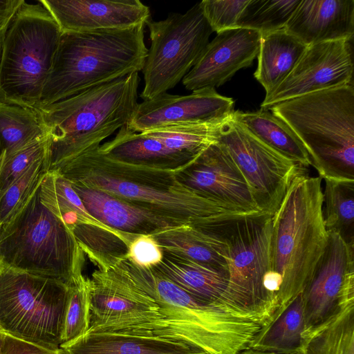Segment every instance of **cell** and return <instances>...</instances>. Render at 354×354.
Masks as SVG:
<instances>
[{
  "instance_id": "cell-27",
  "label": "cell",
  "mask_w": 354,
  "mask_h": 354,
  "mask_svg": "<svg viewBox=\"0 0 354 354\" xmlns=\"http://www.w3.org/2000/svg\"><path fill=\"white\" fill-rule=\"evenodd\" d=\"M308 46L283 28L261 34L254 74L267 94L290 74Z\"/></svg>"
},
{
  "instance_id": "cell-39",
  "label": "cell",
  "mask_w": 354,
  "mask_h": 354,
  "mask_svg": "<svg viewBox=\"0 0 354 354\" xmlns=\"http://www.w3.org/2000/svg\"><path fill=\"white\" fill-rule=\"evenodd\" d=\"M163 252L151 234H140L130 242L126 257L138 266L150 268L162 259Z\"/></svg>"
},
{
  "instance_id": "cell-18",
  "label": "cell",
  "mask_w": 354,
  "mask_h": 354,
  "mask_svg": "<svg viewBox=\"0 0 354 354\" xmlns=\"http://www.w3.org/2000/svg\"><path fill=\"white\" fill-rule=\"evenodd\" d=\"M62 32L124 29L146 24L148 6L139 0H39Z\"/></svg>"
},
{
  "instance_id": "cell-5",
  "label": "cell",
  "mask_w": 354,
  "mask_h": 354,
  "mask_svg": "<svg viewBox=\"0 0 354 354\" xmlns=\"http://www.w3.org/2000/svg\"><path fill=\"white\" fill-rule=\"evenodd\" d=\"M39 187L0 230V263L70 286L84 277V253L73 232L41 203Z\"/></svg>"
},
{
  "instance_id": "cell-7",
  "label": "cell",
  "mask_w": 354,
  "mask_h": 354,
  "mask_svg": "<svg viewBox=\"0 0 354 354\" xmlns=\"http://www.w3.org/2000/svg\"><path fill=\"white\" fill-rule=\"evenodd\" d=\"M212 226L226 245L227 283L218 304L265 327L277 308L264 286L272 270V216H248Z\"/></svg>"
},
{
  "instance_id": "cell-36",
  "label": "cell",
  "mask_w": 354,
  "mask_h": 354,
  "mask_svg": "<svg viewBox=\"0 0 354 354\" xmlns=\"http://www.w3.org/2000/svg\"><path fill=\"white\" fill-rule=\"evenodd\" d=\"M49 149L50 138L46 133L3 158L0 167V198L33 164L49 156Z\"/></svg>"
},
{
  "instance_id": "cell-40",
  "label": "cell",
  "mask_w": 354,
  "mask_h": 354,
  "mask_svg": "<svg viewBox=\"0 0 354 354\" xmlns=\"http://www.w3.org/2000/svg\"><path fill=\"white\" fill-rule=\"evenodd\" d=\"M1 354H64L62 350L51 349L4 333Z\"/></svg>"
},
{
  "instance_id": "cell-38",
  "label": "cell",
  "mask_w": 354,
  "mask_h": 354,
  "mask_svg": "<svg viewBox=\"0 0 354 354\" xmlns=\"http://www.w3.org/2000/svg\"><path fill=\"white\" fill-rule=\"evenodd\" d=\"M249 0H203V14L213 32L236 28L239 17Z\"/></svg>"
},
{
  "instance_id": "cell-41",
  "label": "cell",
  "mask_w": 354,
  "mask_h": 354,
  "mask_svg": "<svg viewBox=\"0 0 354 354\" xmlns=\"http://www.w3.org/2000/svg\"><path fill=\"white\" fill-rule=\"evenodd\" d=\"M24 0H0V41Z\"/></svg>"
},
{
  "instance_id": "cell-26",
  "label": "cell",
  "mask_w": 354,
  "mask_h": 354,
  "mask_svg": "<svg viewBox=\"0 0 354 354\" xmlns=\"http://www.w3.org/2000/svg\"><path fill=\"white\" fill-rule=\"evenodd\" d=\"M39 194L41 203L71 230L79 224L95 226L120 237L129 245L136 235L110 228L96 220L86 209L71 183L56 170H49L43 178Z\"/></svg>"
},
{
  "instance_id": "cell-13",
  "label": "cell",
  "mask_w": 354,
  "mask_h": 354,
  "mask_svg": "<svg viewBox=\"0 0 354 354\" xmlns=\"http://www.w3.org/2000/svg\"><path fill=\"white\" fill-rule=\"evenodd\" d=\"M86 284L87 333L112 332L162 317L153 298L109 269L95 270Z\"/></svg>"
},
{
  "instance_id": "cell-35",
  "label": "cell",
  "mask_w": 354,
  "mask_h": 354,
  "mask_svg": "<svg viewBox=\"0 0 354 354\" xmlns=\"http://www.w3.org/2000/svg\"><path fill=\"white\" fill-rule=\"evenodd\" d=\"M50 169L49 156L33 164L0 198V230L26 205Z\"/></svg>"
},
{
  "instance_id": "cell-8",
  "label": "cell",
  "mask_w": 354,
  "mask_h": 354,
  "mask_svg": "<svg viewBox=\"0 0 354 354\" xmlns=\"http://www.w3.org/2000/svg\"><path fill=\"white\" fill-rule=\"evenodd\" d=\"M127 276L135 286L158 303L162 316L194 328L216 354H239L250 346L263 328L249 317L196 297L153 268L132 264Z\"/></svg>"
},
{
  "instance_id": "cell-34",
  "label": "cell",
  "mask_w": 354,
  "mask_h": 354,
  "mask_svg": "<svg viewBox=\"0 0 354 354\" xmlns=\"http://www.w3.org/2000/svg\"><path fill=\"white\" fill-rule=\"evenodd\" d=\"M72 232L84 253L97 266L98 269H105L127 255V243L109 231L79 224Z\"/></svg>"
},
{
  "instance_id": "cell-21",
  "label": "cell",
  "mask_w": 354,
  "mask_h": 354,
  "mask_svg": "<svg viewBox=\"0 0 354 354\" xmlns=\"http://www.w3.org/2000/svg\"><path fill=\"white\" fill-rule=\"evenodd\" d=\"M71 185L90 214L113 230L131 235L153 234L177 226L165 217L103 191L75 183Z\"/></svg>"
},
{
  "instance_id": "cell-14",
  "label": "cell",
  "mask_w": 354,
  "mask_h": 354,
  "mask_svg": "<svg viewBox=\"0 0 354 354\" xmlns=\"http://www.w3.org/2000/svg\"><path fill=\"white\" fill-rule=\"evenodd\" d=\"M350 41L337 40L308 46L286 79L261 103V110L308 93L353 82Z\"/></svg>"
},
{
  "instance_id": "cell-17",
  "label": "cell",
  "mask_w": 354,
  "mask_h": 354,
  "mask_svg": "<svg viewBox=\"0 0 354 354\" xmlns=\"http://www.w3.org/2000/svg\"><path fill=\"white\" fill-rule=\"evenodd\" d=\"M261 34L234 28L217 33L196 64L183 77L189 91L220 86L239 70L250 66L257 56Z\"/></svg>"
},
{
  "instance_id": "cell-43",
  "label": "cell",
  "mask_w": 354,
  "mask_h": 354,
  "mask_svg": "<svg viewBox=\"0 0 354 354\" xmlns=\"http://www.w3.org/2000/svg\"><path fill=\"white\" fill-rule=\"evenodd\" d=\"M3 156H4V152H3V150L2 147H1V145L0 144V167L1 165L3 159Z\"/></svg>"
},
{
  "instance_id": "cell-44",
  "label": "cell",
  "mask_w": 354,
  "mask_h": 354,
  "mask_svg": "<svg viewBox=\"0 0 354 354\" xmlns=\"http://www.w3.org/2000/svg\"><path fill=\"white\" fill-rule=\"evenodd\" d=\"M3 333L0 331V354H1V346L3 343Z\"/></svg>"
},
{
  "instance_id": "cell-25",
  "label": "cell",
  "mask_w": 354,
  "mask_h": 354,
  "mask_svg": "<svg viewBox=\"0 0 354 354\" xmlns=\"http://www.w3.org/2000/svg\"><path fill=\"white\" fill-rule=\"evenodd\" d=\"M151 235L163 252L227 274L226 245L212 225H181L162 229Z\"/></svg>"
},
{
  "instance_id": "cell-45",
  "label": "cell",
  "mask_w": 354,
  "mask_h": 354,
  "mask_svg": "<svg viewBox=\"0 0 354 354\" xmlns=\"http://www.w3.org/2000/svg\"><path fill=\"white\" fill-rule=\"evenodd\" d=\"M1 41H0V54H1Z\"/></svg>"
},
{
  "instance_id": "cell-19",
  "label": "cell",
  "mask_w": 354,
  "mask_h": 354,
  "mask_svg": "<svg viewBox=\"0 0 354 354\" xmlns=\"http://www.w3.org/2000/svg\"><path fill=\"white\" fill-rule=\"evenodd\" d=\"M328 232L325 252L303 291L305 330L320 323L334 310L348 275L354 272V243Z\"/></svg>"
},
{
  "instance_id": "cell-3",
  "label": "cell",
  "mask_w": 354,
  "mask_h": 354,
  "mask_svg": "<svg viewBox=\"0 0 354 354\" xmlns=\"http://www.w3.org/2000/svg\"><path fill=\"white\" fill-rule=\"evenodd\" d=\"M145 26L62 32L39 107L142 71Z\"/></svg>"
},
{
  "instance_id": "cell-30",
  "label": "cell",
  "mask_w": 354,
  "mask_h": 354,
  "mask_svg": "<svg viewBox=\"0 0 354 354\" xmlns=\"http://www.w3.org/2000/svg\"><path fill=\"white\" fill-rule=\"evenodd\" d=\"M305 330L303 293L262 328L249 347L280 354H298Z\"/></svg>"
},
{
  "instance_id": "cell-20",
  "label": "cell",
  "mask_w": 354,
  "mask_h": 354,
  "mask_svg": "<svg viewBox=\"0 0 354 354\" xmlns=\"http://www.w3.org/2000/svg\"><path fill=\"white\" fill-rule=\"evenodd\" d=\"M283 29L307 46L350 41L354 33V1L300 0Z\"/></svg>"
},
{
  "instance_id": "cell-10",
  "label": "cell",
  "mask_w": 354,
  "mask_h": 354,
  "mask_svg": "<svg viewBox=\"0 0 354 354\" xmlns=\"http://www.w3.org/2000/svg\"><path fill=\"white\" fill-rule=\"evenodd\" d=\"M71 183L103 191L165 217L176 225L205 226L254 214L207 198L180 183L161 185L67 165L57 170Z\"/></svg>"
},
{
  "instance_id": "cell-12",
  "label": "cell",
  "mask_w": 354,
  "mask_h": 354,
  "mask_svg": "<svg viewBox=\"0 0 354 354\" xmlns=\"http://www.w3.org/2000/svg\"><path fill=\"white\" fill-rule=\"evenodd\" d=\"M232 117L221 126L217 142L240 169L257 207L272 216L292 180L306 168L269 147Z\"/></svg>"
},
{
  "instance_id": "cell-9",
  "label": "cell",
  "mask_w": 354,
  "mask_h": 354,
  "mask_svg": "<svg viewBox=\"0 0 354 354\" xmlns=\"http://www.w3.org/2000/svg\"><path fill=\"white\" fill-rule=\"evenodd\" d=\"M69 287L0 263V331L51 349L62 343Z\"/></svg>"
},
{
  "instance_id": "cell-28",
  "label": "cell",
  "mask_w": 354,
  "mask_h": 354,
  "mask_svg": "<svg viewBox=\"0 0 354 354\" xmlns=\"http://www.w3.org/2000/svg\"><path fill=\"white\" fill-rule=\"evenodd\" d=\"M152 268L187 292L208 302L218 304L227 287L225 272L168 252H163L162 261Z\"/></svg>"
},
{
  "instance_id": "cell-33",
  "label": "cell",
  "mask_w": 354,
  "mask_h": 354,
  "mask_svg": "<svg viewBox=\"0 0 354 354\" xmlns=\"http://www.w3.org/2000/svg\"><path fill=\"white\" fill-rule=\"evenodd\" d=\"M300 0H249L236 28L254 30L261 34L283 29Z\"/></svg>"
},
{
  "instance_id": "cell-4",
  "label": "cell",
  "mask_w": 354,
  "mask_h": 354,
  "mask_svg": "<svg viewBox=\"0 0 354 354\" xmlns=\"http://www.w3.org/2000/svg\"><path fill=\"white\" fill-rule=\"evenodd\" d=\"M270 109L301 140L318 176L354 180L353 83L290 99Z\"/></svg>"
},
{
  "instance_id": "cell-24",
  "label": "cell",
  "mask_w": 354,
  "mask_h": 354,
  "mask_svg": "<svg viewBox=\"0 0 354 354\" xmlns=\"http://www.w3.org/2000/svg\"><path fill=\"white\" fill-rule=\"evenodd\" d=\"M100 153L112 160L151 168L183 169L197 156L171 149L159 139L145 132L136 133L126 126L115 137L98 148Z\"/></svg>"
},
{
  "instance_id": "cell-15",
  "label": "cell",
  "mask_w": 354,
  "mask_h": 354,
  "mask_svg": "<svg viewBox=\"0 0 354 354\" xmlns=\"http://www.w3.org/2000/svg\"><path fill=\"white\" fill-rule=\"evenodd\" d=\"M234 100L213 88L192 91L188 95L163 93L138 103L126 127L141 133L183 125H217L233 115Z\"/></svg>"
},
{
  "instance_id": "cell-1",
  "label": "cell",
  "mask_w": 354,
  "mask_h": 354,
  "mask_svg": "<svg viewBox=\"0 0 354 354\" xmlns=\"http://www.w3.org/2000/svg\"><path fill=\"white\" fill-rule=\"evenodd\" d=\"M305 171L292 180L272 216V269L279 275L281 285L277 308L268 324L303 292L328 244L322 179Z\"/></svg>"
},
{
  "instance_id": "cell-31",
  "label": "cell",
  "mask_w": 354,
  "mask_h": 354,
  "mask_svg": "<svg viewBox=\"0 0 354 354\" xmlns=\"http://www.w3.org/2000/svg\"><path fill=\"white\" fill-rule=\"evenodd\" d=\"M323 215L328 232L354 243V180L324 178Z\"/></svg>"
},
{
  "instance_id": "cell-32",
  "label": "cell",
  "mask_w": 354,
  "mask_h": 354,
  "mask_svg": "<svg viewBox=\"0 0 354 354\" xmlns=\"http://www.w3.org/2000/svg\"><path fill=\"white\" fill-rule=\"evenodd\" d=\"M46 133L35 109L0 102V144L3 158Z\"/></svg>"
},
{
  "instance_id": "cell-11",
  "label": "cell",
  "mask_w": 354,
  "mask_h": 354,
  "mask_svg": "<svg viewBox=\"0 0 354 354\" xmlns=\"http://www.w3.org/2000/svg\"><path fill=\"white\" fill-rule=\"evenodd\" d=\"M151 45L142 70L141 97L152 100L174 88L196 64L213 32L197 3L185 13H169L161 21L146 22Z\"/></svg>"
},
{
  "instance_id": "cell-22",
  "label": "cell",
  "mask_w": 354,
  "mask_h": 354,
  "mask_svg": "<svg viewBox=\"0 0 354 354\" xmlns=\"http://www.w3.org/2000/svg\"><path fill=\"white\" fill-rule=\"evenodd\" d=\"M298 354H354V272L332 313L304 331Z\"/></svg>"
},
{
  "instance_id": "cell-37",
  "label": "cell",
  "mask_w": 354,
  "mask_h": 354,
  "mask_svg": "<svg viewBox=\"0 0 354 354\" xmlns=\"http://www.w3.org/2000/svg\"><path fill=\"white\" fill-rule=\"evenodd\" d=\"M86 279L84 277L68 286V302L61 345L68 344L87 333L89 304Z\"/></svg>"
},
{
  "instance_id": "cell-23",
  "label": "cell",
  "mask_w": 354,
  "mask_h": 354,
  "mask_svg": "<svg viewBox=\"0 0 354 354\" xmlns=\"http://www.w3.org/2000/svg\"><path fill=\"white\" fill-rule=\"evenodd\" d=\"M59 348L64 354H206L180 340L104 332L86 333Z\"/></svg>"
},
{
  "instance_id": "cell-2",
  "label": "cell",
  "mask_w": 354,
  "mask_h": 354,
  "mask_svg": "<svg viewBox=\"0 0 354 354\" xmlns=\"http://www.w3.org/2000/svg\"><path fill=\"white\" fill-rule=\"evenodd\" d=\"M138 73L36 109L50 138V169L56 170L126 126L138 105Z\"/></svg>"
},
{
  "instance_id": "cell-29",
  "label": "cell",
  "mask_w": 354,
  "mask_h": 354,
  "mask_svg": "<svg viewBox=\"0 0 354 354\" xmlns=\"http://www.w3.org/2000/svg\"><path fill=\"white\" fill-rule=\"evenodd\" d=\"M232 119L283 156L306 168L311 162L304 145L281 118L268 111H234Z\"/></svg>"
},
{
  "instance_id": "cell-16",
  "label": "cell",
  "mask_w": 354,
  "mask_h": 354,
  "mask_svg": "<svg viewBox=\"0 0 354 354\" xmlns=\"http://www.w3.org/2000/svg\"><path fill=\"white\" fill-rule=\"evenodd\" d=\"M176 178L211 200L248 213L264 214L257 207L240 169L217 141L180 169Z\"/></svg>"
},
{
  "instance_id": "cell-42",
  "label": "cell",
  "mask_w": 354,
  "mask_h": 354,
  "mask_svg": "<svg viewBox=\"0 0 354 354\" xmlns=\"http://www.w3.org/2000/svg\"><path fill=\"white\" fill-rule=\"evenodd\" d=\"M239 354H280V353L263 351H260V350H257V349H254V348L248 347V348L243 350L242 351H241Z\"/></svg>"
},
{
  "instance_id": "cell-6",
  "label": "cell",
  "mask_w": 354,
  "mask_h": 354,
  "mask_svg": "<svg viewBox=\"0 0 354 354\" xmlns=\"http://www.w3.org/2000/svg\"><path fill=\"white\" fill-rule=\"evenodd\" d=\"M62 33L39 1L23 3L1 39L0 102L39 106Z\"/></svg>"
}]
</instances>
